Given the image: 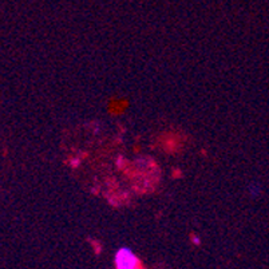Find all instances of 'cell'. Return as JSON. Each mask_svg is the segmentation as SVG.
<instances>
[{"mask_svg": "<svg viewBox=\"0 0 269 269\" xmlns=\"http://www.w3.org/2000/svg\"><path fill=\"white\" fill-rule=\"evenodd\" d=\"M117 268H137L138 258L131 253L129 249H121L116 256Z\"/></svg>", "mask_w": 269, "mask_h": 269, "instance_id": "1", "label": "cell"}]
</instances>
